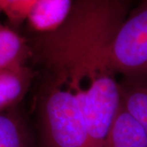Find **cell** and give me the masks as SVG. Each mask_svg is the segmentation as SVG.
I'll use <instances>...</instances> for the list:
<instances>
[{
  "label": "cell",
  "mask_w": 147,
  "mask_h": 147,
  "mask_svg": "<svg viewBox=\"0 0 147 147\" xmlns=\"http://www.w3.org/2000/svg\"><path fill=\"white\" fill-rule=\"evenodd\" d=\"M126 16L121 0H74L63 26L38 34L31 46L48 76L67 86L78 99L92 147H105L120 106L110 44Z\"/></svg>",
  "instance_id": "cell-1"
},
{
  "label": "cell",
  "mask_w": 147,
  "mask_h": 147,
  "mask_svg": "<svg viewBox=\"0 0 147 147\" xmlns=\"http://www.w3.org/2000/svg\"><path fill=\"white\" fill-rule=\"evenodd\" d=\"M40 103L46 147H92L83 110L72 91L48 77Z\"/></svg>",
  "instance_id": "cell-2"
},
{
  "label": "cell",
  "mask_w": 147,
  "mask_h": 147,
  "mask_svg": "<svg viewBox=\"0 0 147 147\" xmlns=\"http://www.w3.org/2000/svg\"><path fill=\"white\" fill-rule=\"evenodd\" d=\"M110 59L123 79L147 82V0L127 15L110 44Z\"/></svg>",
  "instance_id": "cell-3"
},
{
  "label": "cell",
  "mask_w": 147,
  "mask_h": 147,
  "mask_svg": "<svg viewBox=\"0 0 147 147\" xmlns=\"http://www.w3.org/2000/svg\"><path fill=\"white\" fill-rule=\"evenodd\" d=\"M74 0H36L26 21L32 31L44 34L57 30L67 21Z\"/></svg>",
  "instance_id": "cell-4"
},
{
  "label": "cell",
  "mask_w": 147,
  "mask_h": 147,
  "mask_svg": "<svg viewBox=\"0 0 147 147\" xmlns=\"http://www.w3.org/2000/svg\"><path fill=\"white\" fill-rule=\"evenodd\" d=\"M105 147H147V133L120 104L111 123Z\"/></svg>",
  "instance_id": "cell-5"
},
{
  "label": "cell",
  "mask_w": 147,
  "mask_h": 147,
  "mask_svg": "<svg viewBox=\"0 0 147 147\" xmlns=\"http://www.w3.org/2000/svg\"><path fill=\"white\" fill-rule=\"evenodd\" d=\"M28 65L0 69V113L11 110L26 94L34 79Z\"/></svg>",
  "instance_id": "cell-6"
},
{
  "label": "cell",
  "mask_w": 147,
  "mask_h": 147,
  "mask_svg": "<svg viewBox=\"0 0 147 147\" xmlns=\"http://www.w3.org/2000/svg\"><path fill=\"white\" fill-rule=\"evenodd\" d=\"M31 56V45L26 39L0 23V69L26 65Z\"/></svg>",
  "instance_id": "cell-7"
},
{
  "label": "cell",
  "mask_w": 147,
  "mask_h": 147,
  "mask_svg": "<svg viewBox=\"0 0 147 147\" xmlns=\"http://www.w3.org/2000/svg\"><path fill=\"white\" fill-rule=\"evenodd\" d=\"M121 104L147 133V82L123 79L119 83Z\"/></svg>",
  "instance_id": "cell-8"
},
{
  "label": "cell",
  "mask_w": 147,
  "mask_h": 147,
  "mask_svg": "<svg viewBox=\"0 0 147 147\" xmlns=\"http://www.w3.org/2000/svg\"><path fill=\"white\" fill-rule=\"evenodd\" d=\"M0 147H30L26 126L11 110L0 113Z\"/></svg>",
  "instance_id": "cell-9"
},
{
  "label": "cell",
  "mask_w": 147,
  "mask_h": 147,
  "mask_svg": "<svg viewBox=\"0 0 147 147\" xmlns=\"http://www.w3.org/2000/svg\"><path fill=\"white\" fill-rule=\"evenodd\" d=\"M36 0H0V9L12 26L26 21Z\"/></svg>",
  "instance_id": "cell-10"
},
{
  "label": "cell",
  "mask_w": 147,
  "mask_h": 147,
  "mask_svg": "<svg viewBox=\"0 0 147 147\" xmlns=\"http://www.w3.org/2000/svg\"><path fill=\"white\" fill-rule=\"evenodd\" d=\"M1 13H2V11H1V9H0V14H1Z\"/></svg>",
  "instance_id": "cell-11"
}]
</instances>
